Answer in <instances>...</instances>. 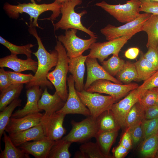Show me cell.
I'll list each match as a JSON object with an SVG mask.
<instances>
[{"instance_id": "1", "label": "cell", "mask_w": 158, "mask_h": 158, "mask_svg": "<svg viewBox=\"0 0 158 158\" xmlns=\"http://www.w3.org/2000/svg\"><path fill=\"white\" fill-rule=\"evenodd\" d=\"M29 24L28 31L35 38L38 45L37 51L32 52L37 58L38 66L33 79L26 84V88L27 89L33 86L38 85L42 88L48 87L52 89L53 85L48 79L47 75L51 68L56 65L58 53L55 49L51 53L46 50L38 35L36 27L32 22H30Z\"/></svg>"}, {"instance_id": "34", "label": "cell", "mask_w": 158, "mask_h": 158, "mask_svg": "<svg viewBox=\"0 0 158 158\" xmlns=\"http://www.w3.org/2000/svg\"><path fill=\"white\" fill-rule=\"evenodd\" d=\"M117 76L118 80L125 83L137 80L138 74L134 63L127 61Z\"/></svg>"}, {"instance_id": "27", "label": "cell", "mask_w": 158, "mask_h": 158, "mask_svg": "<svg viewBox=\"0 0 158 158\" xmlns=\"http://www.w3.org/2000/svg\"><path fill=\"white\" fill-rule=\"evenodd\" d=\"M138 78L137 80L145 81L152 76L157 70L153 64L142 55L138 60L134 63Z\"/></svg>"}, {"instance_id": "13", "label": "cell", "mask_w": 158, "mask_h": 158, "mask_svg": "<svg viewBox=\"0 0 158 158\" xmlns=\"http://www.w3.org/2000/svg\"><path fill=\"white\" fill-rule=\"evenodd\" d=\"M67 82L69 90L67 99L63 107L57 111L66 115L78 114L88 116H91L89 109L83 103L77 94L72 75L67 77Z\"/></svg>"}, {"instance_id": "45", "label": "cell", "mask_w": 158, "mask_h": 158, "mask_svg": "<svg viewBox=\"0 0 158 158\" xmlns=\"http://www.w3.org/2000/svg\"><path fill=\"white\" fill-rule=\"evenodd\" d=\"M126 129L120 144L129 150L132 147L133 142L131 136L130 129L128 128Z\"/></svg>"}, {"instance_id": "31", "label": "cell", "mask_w": 158, "mask_h": 158, "mask_svg": "<svg viewBox=\"0 0 158 158\" xmlns=\"http://www.w3.org/2000/svg\"><path fill=\"white\" fill-rule=\"evenodd\" d=\"M145 110L138 102L132 107L126 118V128H131L142 122L145 119Z\"/></svg>"}, {"instance_id": "30", "label": "cell", "mask_w": 158, "mask_h": 158, "mask_svg": "<svg viewBox=\"0 0 158 158\" xmlns=\"http://www.w3.org/2000/svg\"><path fill=\"white\" fill-rule=\"evenodd\" d=\"M97 119L98 127L97 133L118 130L120 127L116 122L111 110L103 113L97 118Z\"/></svg>"}, {"instance_id": "8", "label": "cell", "mask_w": 158, "mask_h": 158, "mask_svg": "<svg viewBox=\"0 0 158 158\" xmlns=\"http://www.w3.org/2000/svg\"><path fill=\"white\" fill-rule=\"evenodd\" d=\"M72 128L62 138L72 143L83 142L95 137L98 130L97 118L90 116L83 121L71 122Z\"/></svg>"}, {"instance_id": "36", "label": "cell", "mask_w": 158, "mask_h": 158, "mask_svg": "<svg viewBox=\"0 0 158 158\" xmlns=\"http://www.w3.org/2000/svg\"><path fill=\"white\" fill-rule=\"evenodd\" d=\"M79 149L85 154L87 158L106 157L97 143L85 142L81 145Z\"/></svg>"}, {"instance_id": "9", "label": "cell", "mask_w": 158, "mask_h": 158, "mask_svg": "<svg viewBox=\"0 0 158 158\" xmlns=\"http://www.w3.org/2000/svg\"><path fill=\"white\" fill-rule=\"evenodd\" d=\"M152 14L147 13H141L140 16L135 20L118 27L108 25L101 29L100 32L107 40L125 36L132 37L136 33L141 31L143 23Z\"/></svg>"}, {"instance_id": "12", "label": "cell", "mask_w": 158, "mask_h": 158, "mask_svg": "<svg viewBox=\"0 0 158 158\" xmlns=\"http://www.w3.org/2000/svg\"><path fill=\"white\" fill-rule=\"evenodd\" d=\"M66 115L58 111L51 114H43L40 124L46 137L54 141L61 139L66 131L63 126Z\"/></svg>"}, {"instance_id": "47", "label": "cell", "mask_w": 158, "mask_h": 158, "mask_svg": "<svg viewBox=\"0 0 158 158\" xmlns=\"http://www.w3.org/2000/svg\"><path fill=\"white\" fill-rule=\"evenodd\" d=\"M128 150L121 144L113 150L114 155L116 158H121L127 154Z\"/></svg>"}, {"instance_id": "38", "label": "cell", "mask_w": 158, "mask_h": 158, "mask_svg": "<svg viewBox=\"0 0 158 158\" xmlns=\"http://www.w3.org/2000/svg\"><path fill=\"white\" fill-rule=\"evenodd\" d=\"M143 137L144 140L158 130V117L150 119H144L143 121Z\"/></svg>"}, {"instance_id": "25", "label": "cell", "mask_w": 158, "mask_h": 158, "mask_svg": "<svg viewBox=\"0 0 158 158\" xmlns=\"http://www.w3.org/2000/svg\"><path fill=\"white\" fill-rule=\"evenodd\" d=\"M23 87V84H12L1 92L0 111H1L13 100L18 98Z\"/></svg>"}, {"instance_id": "49", "label": "cell", "mask_w": 158, "mask_h": 158, "mask_svg": "<svg viewBox=\"0 0 158 158\" xmlns=\"http://www.w3.org/2000/svg\"><path fill=\"white\" fill-rule=\"evenodd\" d=\"M74 157L75 158H87L85 154L80 150L78 151L75 153Z\"/></svg>"}, {"instance_id": "2", "label": "cell", "mask_w": 158, "mask_h": 158, "mask_svg": "<svg viewBox=\"0 0 158 158\" xmlns=\"http://www.w3.org/2000/svg\"><path fill=\"white\" fill-rule=\"evenodd\" d=\"M61 3L56 0L49 4H37L31 2L19 3L17 5H13L6 3L4 4L3 9L10 18L13 19H17L20 13H24L28 14L30 16V21H32L33 25L41 28L37 23L39 16L44 12L51 11L52 13L51 16L44 19L50 20L53 22L61 13Z\"/></svg>"}, {"instance_id": "11", "label": "cell", "mask_w": 158, "mask_h": 158, "mask_svg": "<svg viewBox=\"0 0 158 158\" xmlns=\"http://www.w3.org/2000/svg\"><path fill=\"white\" fill-rule=\"evenodd\" d=\"M125 36L103 42H94L91 45L87 57L98 59L102 63L111 54L118 55L122 47L131 38Z\"/></svg>"}, {"instance_id": "5", "label": "cell", "mask_w": 158, "mask_h": 158, "mask_svg": "<svg viewBox=\"0 0 158 158\" xmlns=\"http://www.w3.org/2000/svg\"><path fill=\"white\" fill-rule=\"evenodd\" d=\"M140 0H130L124 4L117 5L109 4L103 1L96 3L95 5L101 8L118 22L126 23L135 20L140 15Z\"/></svg>"}, {"instance_id": "6", "label": "cell", "mask_w": 158, "mask_h": 158, "mask_svg": "<svg viewBox=\"0 0 158 158\" xmlns=\"http://www.w3.org/2000/svg\"><path fill=\"white\" fill-rule=\"evenodd\" d=\"M76 91L82 102L89 109L91 116L95 118H97L105 111L111 110L116 101L110 95H103L84 90Z\"/></svg>"}, {"instance_id": "29", "label": "cell", "mask_w": 158, "mask_h": 158, "mask_svg": "<svg viewBox=\"0 0 158 158\" xmlns=\"http://www.w3.org/2000/svg\"><path fill=\"white\" fill-rule=\"evenodd\" d=\"M158 151V130L142 142L140 149L141 155L146 158L155 157Z\"/></svg>"}, {"instance_id": "44", "label": "cell", "mask_w": 158, "mask_h": 158, "mask_svg": "<svg viewBox=\"0 0 158 158\" xmlns=\"http://www.w3.org/2000/svg\"><path fill=\"white\" fill-rule=\"evenodd\" d=\"M12 84L9 78L7 71H6L4 68L0 69V90L1 92Z\"/></svg>"}, {"instance_id": "54", "label": "cell", "mask_w": 158, "mask_h": 158, "mask_svg": "<svg viewBox=\"0 0 158 158\" xmlns=\"http://www.w3.org/2000/svg\"><path fill=\"white\" fill-rule=\"evenodd\" d=\"M148 0V1H150L158 2V0Z\"/></svg>"}, {"instance_id": "40", "label": "cell", "mask_w": 158, "mask_h": 158, "mask_svg": "<svg viewBox=\"0 0 158 158\" xmlns=\"http://www.w3.org/2000/svg\"><path fill=\"white\" fill-rule=\"evenodd\" d=\"M12 84H26L33 78L34 76L31 73L24 74L16 72L7 71Z\"/></svg>"}, {"instance_id": "28", "label": "cell", "mask_w": 158, "mask_h": 158, "mask_svg": "<svg viewBox=\"0 0 158 158\" xmlns=\"http://www.w3.org/2000/svg\"><path fill=\"white\" fill-rule=\"evenodd\" d=\"M72 143L63 139L55 141L47 158H70L69 148Z\"/></svg>"}, {"instance_id": "23", "label": "cell", "mask_w": 158, "mask_h": 158, "mask_svg": "<svg viewBox=\"0 0 158 158\" xmlns=\"http://www.w3.org/2000/svg\"><path fill=\"white\" fill-rule=\"evenodd\" d=\"M145 32L148 37L147 48L158 46V15L152 14L144 23L141 31Z\"/></svg>"}, {"instance_id": "4", "label": "cell", "mask_w": 158, "mask_h": 158, "mask_svg": "<svg viewBox=\"0 0 158 158\" xmlns=\"http://www.w3.org/2000/svg\"><path fill=\"white\" fill-rule=\"evenodd\" d=\"M55 49L58 53L57 63L55 69L48 74L47 78L55 88L56 91L66 102L68 95L66 81L69 58L65 48L59 41L56 42Z\"/></svg>"}, {"instance_id": "18", "label": "cell", "mask_w": 158, "mask_h": 158, "mask_svg": "<svg viewBox=\"0 0 158 158\" xmlns=\"http://www.w3.org/2000/svg\"><path fill=\"white\" fill-rule=\"evenodd\" d=\"M55 141L45 136L39 140L24 143L19 147L36 158H47Z\"/></svg>"}, {"instance_id": "50", "label": "cell", "mask_w": 158, "mask_h": 158, "mask_svg": "<svg viewBox=\"0 0 158 158\" xmlns=\"http://www.w3.org/2000/svg\"><path fill=\"white\" fill-rule=\"evenodd\" d=\"M60 2L61 3H64L68 0H56Z\"/></svg>"}, {"instance_id": "16", "label": "cell", "mask_w": 158, "mask_h": 158, "mask_svg": "<svg viewBox=\"0 0 158 158\" xmlns=\"http://www.w3.org/2000/svg\"><path fill=\"white\" fill-rule=\"evenodd\" d=\"M43 114L38 112L20 118L11 117L5 131L10 134L26 130L40 124Z\"/></svg>"}, {"instance_id": "52", "label": "cell", "mask_w": 158, "mask_h": 158, "mask_svg": "<svg viewBox=\"0 0 158 158\" xmlns=\"http://www.w3.org/2000/svg\"><path fill=\"white\" fill-rule=\"evenodd\" d=\"M31 2L33 3H36L35 0H30ZM37 2H40L41 1V0H36Z\"/></svg>"}, {"instance_id": "55", "label": "cell", "mask_w": 158, "mask_h": 158, "mask_svg": "<svg viewBox=\"0 0 158 158\" xmlns=\"http://www.w3.org/2000/svg\"><path fill=\"white\" fill-rule=\"evenodd\" d=\"M155 157L158 158V151L157 152V153L156 154Z\"/></svg>"}, {"instance_id": "37", "label": "cell", "mask_w": 158, "mask_h": 158, "mask_svg": "<svg viewBox=\"0 0 158 158\" xmlns=\"http://www.w3.org/2000/svg\"><path fill=\"white\" fill-rule=\"evenodd\" d=\"M157 94V92L152 89L148 90L145 92L138 102L145 111L149 107L155 104Z\"/></svg>"}, {"instance_id": "51", "label": "cell", "mask_w": 158, "mask_h": 158, "mask_svg": "<svg viewBox=\"0 0 158 158\" xmlns=\"http://www.w3.org/2000/svg\"><path fill=\"white\" fill-rule=\"evenodd\" d=\"M155 104L158 105V92H157V98Z\"/></svg>"}, {"instance_id": "22", "label": "cell", "mask_w": 158, "mask_h": 158, "mask_svg": "<svg viewBox=\"0 0 158 158\" xmlns=\"http://www.w3.org/2000/svg\"><path fill=\"white\" fill-rule=\"evenodd\" d=\"M8 135L17 147L26 142L39 140L45 137L40 124L26 130L9 134Z\"/></svg>"}, {"instance_id": "39", "label": "cell", "mask_w": 158, "mask_h": 158, "mask_svg": "<svg viewBox=\"0 0 158 158\" xmlns=\"http://www.w3.org/2000/svg\"><path fill=\"white\" fill-rule=\"evenodd\" d=\"M158 87V69L143 83L137 90L142 96L147 90Z\"/></svg>"}, {"instance_id": "15", "label": "cell", "mask_w": 158, "mask_h": 158, "mask_svg": "<svg viewBox=\"0 0 158 158\" xmlns=\"http://www.w3.org/2000/svg\"><path fill=\"white\" fill-rule=\"evenodd\" d=\"M85 63L87 75L84 85V90H86L95 81L100 80H106L116 83L122 84L121 82L109 74L102 66L99 65L97 58L87 57Z\"/></svg>"}, {"instance_id": "21", "label": "cell", "mask_w": 158, "mask_h": 158, "mask_svg": "<svg viewBox=\"0 0 158 158\" xmlns=\"http://www.w3.org/2000/svg\"><path fill=\"white\" fill-rule=\"evenodd\" d=\"M65 102L56 91L51 95L49 93L47 88L46 87L39 100L38 107L40 111H44L46 114H51L61 109Z\"/></svg>"}, {"instance_id": "33", "label": "cell", "mask_w": 158, "mask_h": 158, "mask_svg": "<svg viewBox=\"0 0 158 158\" xmlns=\"http://www.w3.org/2000/svg\"><path fill=\"white\" fill-rule=\"evenodd\" d=\"M125 63L124 61L121 59L118 55L113 54L108 60L103 61L102 64L107 72L114 76L117 75L122 69Z\"/></svg>"}, {"instance_id": "10", "label": "cell", "mask_w": 158, "mask_h": 158, "mask_svg": "<svg viewBox=\"0 0 158 158\" xmlns=\"http://www.w3.org/2000/svg\"><path fill=\"white\" fill-rule=\"evenodd\" d=\"M106 80H100L93 83L86 90L89 92H97L109 95L118 100L125 95L128 93L138 88L136 83L126 84L112 83Z\"/></svg>"}, {"instance_id": "41", "label": "cell", "mask_w": 158, "mask_h": 158, "mask_svg": "<svg viewBox=\"0 0 158 158\" xmlns=\"http://www.w3.org/2000/svg\"><path fill=\"white\" fill-rule=\"evenodd\" d=\"M140 12L158 15V2L146 0H141Z\"/></svg>"}, {"instance_id": "19", "label": "cell", "mask_w": 158, "mask_h": 158, "mask_svg": "<svg viewBox=\"0 0 158 158\" xmlns=\"http://www.w3.org/2000/svg\"><path fill=\"white\" fill-rule=\"evenodd\" d=\"M38 62L31 58L25 60L19 59L17 55L11 54L0 59V67H7L18 72L30 70L36 73Z\"/></svg>"}, {"instance_id": "53", "label": "cell", "mask_w": 158, "mask_h": 158, "mask_svg": "<svg viewBox=\"0 0 158 158\" xmlns=\"http://www.w3.org/2000/svg\"><path fill=\"white\" fill-rule=\"evenodd\" d=\"M152 89L155 91L156 92H158V87L154 88L153 89Z\"/></svg>"}, {"instance_id": "24", "label": "cell", "mask_w": 158, "mask_h": 158, "mask_svg": "<svg viewBox=\"0 0 158 158\" xmlns=\"http://www.w3.org/2000/svg\"><path fill=\"white\" fill-rule=\"evenodd\" d=\"M5 131L3 134V141L5 148L0 154V158H29V154L18 148L13 143L9 135Z\"/></svg>"}, {"instance_id": "26", "label": "cell", "mask_w": 158, "mask_h": 158, "mask_svg": "<svg viewBox=\"0 0 158 158\" xmlns=\"http://www.w3.org/2000/svg\"><path fill=\"white\" fill-rule=\"evenodd\" d=\"M118 130L97 133L95 138L97 143L106 157H109L111 147L117 135Z\"/></svg>"}, {"instance_id": "17", "label": "cell", "mask_w": 158, "mask_h": 158, "mask_svg": "<svg viewBox=\"0 0 158 158\" xmlns=\"http://www.w3.org/2000/svg\"><path fill=\"white\" fill-rule=\"evenodd\" d=\"M43 92L42 88L38 85L34 86L27 89V102L26 104L23 109H19L13 114L11 117L20 118L40 111L38 108V104Z\"/></svg>"}, {"instance_id": "48", "label": "cell", "mask_w": 158, "mask_h": 158, "mask_svg": "<svg viewBox=\"0 0 158 158\" xmlns=\"http://www.w3.org/2000/svg\"><path fill=\"white\" fill-rule=\"evenodd\" d=\"M139 52V50L138 48L136 47L131 48L126 51L125 56L127 58L134 59L137 57Z\"/></svg>"}, {"instance_id": "32", "label": "cell", "mask_w": 158, "mask_h": 158, "mask_svg": "<svg viewBox=\"0 0 158 158\" xmlns=\"http://www.w3.org/2000/svg\"><path fill=\"white\" fill-rule=\"evenodd\" d=\"M21 100L17 98L13 100L0 113V139L5 131L14 109L17 107L21 106Z\"/></svg>"}, {"instance_id": "46", "label": "cell", "mask_w": 158, "mask_h": 158, "mask_svg": "<svg viewBox=\"0 0 158 158\" xmlns=\"http://www.w3.org/2000/svg\"><path fill=\"white\" fill-rule=\"evenodd\" d=\"M145 119H150L158 117V105L155 104L145 111Z\"/></svg>"}, {"instance_id": "14", "label": "cell", "mask_w": 158, "mask_h": 158, "mask_svg": "<svg viewBox=\"0 0 158 158\" xmlns=\"http://www.w3.org/2000/svg\"><path fill=\"white\" fill-rule=\"evenodd\" d=\"M141 97V94L136 89L131 91L124 99L113 105L111 110L120 127L126 128L127 116L132 107Z\"/></svg>"}, {"instance_id": "3", "label": "cell", "mask_w": 158, "mask_h": 158, "mask_svg": "<svg viewBox=\"0 0 158 158\" xmlns=\"http://www.w3.org/2000/svg\"><path fill=\"white\" fill-rule=\"evenodd\" d=\"M82 0H68L62 3L61 8V17L56 23L52 22L54 30L59 29L66 30L75 29L86 33L90 37H97L95 33L87 28L82 23L81 18L87 13L86 11H83L80 13L75 11V7L81 4Z\"/></svg>"}, {"instance_id": "42", "label": "cell", "mask_w": 158, "mask_h": 158, "mask_svg": "<svg viewBox=\"0 0 158 158\" xmlns=\"http://www.w3.org/2000/svg\"><path fill=\"white\" fill-rule=\"evenodd\" d=\"M144 56L150 62L156 69H158V46L150 47Z\"/></svg>"}, {"instance_id": "35", "label": "cell", "mask_w": 158, "mask_h": 158, "mask_svg": "<svg viewBox=\"0 0 158 158\" xmlns=\"http://www.w3.org/2000/svg\"><path fill=\"white\" fill-rule=\"evenodd\" d=\"M0 43L7 48L10 51L11 54L17 55L18 54L25 55L27 58H31L32 53L31 48L34 46L32 44L19 46L15 45L0 36Z\"/></svg>"}, {"instance_id": "20", "label": "cell", "mask_w": 158, "mask_h": 158, "mask_svg": "<svg viewBox=\"0 0 158 158\" xmlns=\"http://www.w3.org/2000/svg\"><path fill=\"white\" fill-rule=\"evenodd\" d=\"M87 57V55L84 56L82 55L75 57L69 58V71L73 77L75 88L78 91L84 90L85 64Z\"/></svg>"}, {"instance_id": "43", "label": "cell", "mask_w": 158, "mask_h": 158, "mask_svg": "<svg viewBox=\"0 0 158 158\" xmlns=\"http://www.w3.org/2000/svg\"><path fill=\"white\" fill-rule=\"evenodd\" d=\"M143 121L133 127L130 128L132 142L135 144L138 143L143 137Z\"/></svg>"}, {"instance_id": "7", "label": "cell", "mask_w": 158, "mask_h": 158, "mask_svg": "<svg viewBox=\"0 0 158 158\" xmlns=\"http://www.w3.org/2000/svg\"><path fill=\"white\" fill-rule=\"evenodd\" d=\"M77 30L70 29L66 30L65 35L58 36L60 42L65 48L69 58L78 57L82 55L86 50L90 49L92 44L95 42L97 37H90L88 39H83L78 37Z\"/></svg>"}]
</instances>
